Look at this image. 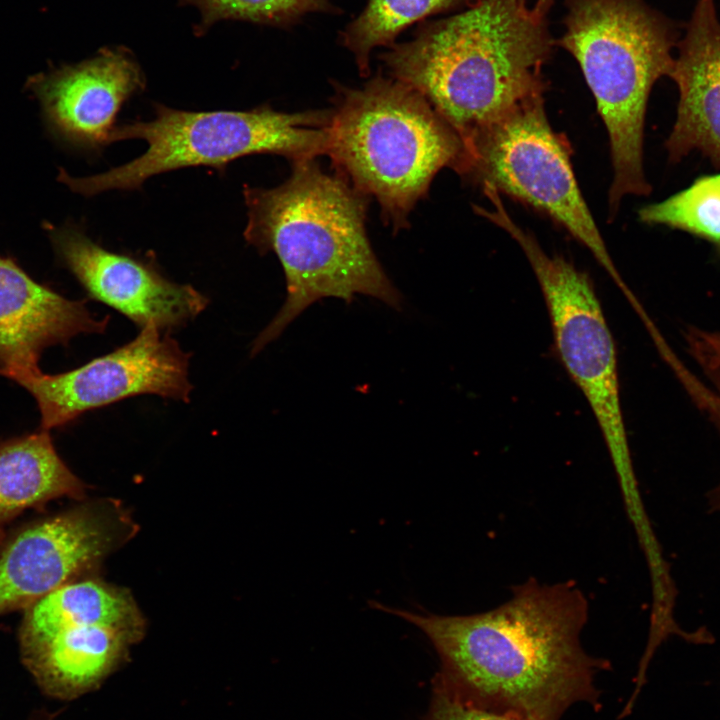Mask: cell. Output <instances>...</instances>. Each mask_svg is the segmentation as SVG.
<instances>
[{
  "mask_svg": "<svg viewBox=\"0 0 720 720\" xmlns=\"http://www.w3.org/2000/svg\"><path fill=\"white\" fill-rule=\"evenodd\" d=\"M370 605L418 627L440 658L438 676L477 706L528 720H560L579 702L601 707L595 676L610 663L581 645L589 609L574 582L530 578L503 604L470 615Z\"/></svg>",
  "mask_w": 720,
  "mask_h": 720,
  "instance_id": "1",
  "label": "cell"
},
{
  "mask_svg": "<svg viewBox=\"0 0 720 720\" xmlns=\"http://www.w3.org/2000/svg\"><path fill=\"white\" fill-rule=\"evenodd\" d=\"M289 178L266 189L245 186L244 236L262 253L273 252L286 279V300L253 341L258 354L307 307L335 297L364 294L399 309L401 296L383 270L366 231L369 198L315 159L292 163Z\"/></svg>",
  "mask_w": 720,
  "mask_h": 720,
  "instance_id": "2",
  "label": "cell"
},
{
  "mask_svg": "<svg viewBox=\"0 0 720 720\" xmlns=\"http://www.w3.org/2000/svg\"><path fill=\"white\" fill-rule=\"evenodd\" d=\"M545 20L526 0H474L382 54L390 76L418 91L463 145L517 105L544 94L552 52Z\"/></svg>",
  "mask_w": 720,
  "mask_h": 720,
  "instance_id": "3",
  "label": "cell"
},
{
  "mask_svg": "<svg viewBox=\"0 0 720 720\" xmlns=\"http://www.w3.org/2000/svg\"><path fill=\"white\" fill-rule=\"evenodd\" d=\"M326 156L358 192L374 198L398 232L436 174H462L465 148L453 128L414 88L375 75L361 87L335 83Z\"/></svg>",
  "mask_w": 720,
  "mask_h": 720,
  "instance_id": "4",
  "label": "cell"
},
{
  "mask_svg": "<svg viewBox=\"0 0 720 720\" xmlns=\"http://www.w3.org/2000/svg\"><path fill=\"white\" fill-rule=\"evenodd\" d=\"M565 32L557 44L577 60L606 127L613 180L609 210L651 187L643 168L644 122L653 85L669 77L679 35L671 20L644 0H566Z\"/></svg>",
  "mask_w": 720,
  "mask_h": 720,
  "instance_id": "5",
  "label": "cell"
},
{
  "mask_svg": "<svg viewBox=\"0 0 720 720\" xmlns=\"http://www.w3.org/2000/svg\"><path fill=\"white\" fill-rule=\"evenodd\" d=\"M151 121L115 126L110 143L143 139L138 158L104 173L76 178L64 169L58 181L91 196L131 190L151 176L190 166L224 167L250 154L284 156L292 163L326 154L331 110L285 113L261 106L249 111L190 112L155 105Z\"/></svg>",
  "mask_w": 720,
  "mask_h": 720,
  "instance_id": "6",
  "label": "cell"
},
{
  "mask_svg": "<svg viewBox=\"0 0 720 720\" xmlns=\"http://www.w3.org/2000/svg\"><path fill=\"white\" fill-rule=\"evenodd\" d=\"M463 173L550 217L584 245L631 301L578 186L564 138L551 127L544 94L513 108L464 144Z\"/></svg>",
  "mask_w": 720,
  "mask_h": 720,
  "instance_id": "7",
  "label": "cell"
},
{
  "mask_svg": "<svg viewBox=\"0 0 720 720\" xmlns=\"http://www.w3.org/2000/svg\"><path fill=\"white\" fill-rule=\"evenodd\" d=\"M487 219L521 247L543 292L555 346L596 418L620 486L636 482L620 404L616 350L589 276L560 256H550L503 204Z\"/></svg>",
  "mask_w": 720,
  "mask_h": 720,
  "instance_id": "8",
  "label": "cell"
},
{
  "mask_svg": "<svg viewBox=\"0 0 720 720\" xmlns=\"http://www.w3.org/2000/svg\"><path fill=\"white\" fill-rule=\"evenodd\" d=\"M136 525L112 499L22 525L0 543V615L26 609L95 567L129 540Z\"/></svg>",
  "mask_w": 720,
  "mask_h": 720,
  "instance_id": "9",
  "label": "cell"
},
{
  "mask_svg": "<svg viewBox=\"0 0 720 720\" xmlns=\"http://www.w3.org/2000/svg\"><path fill=\"white\" fill-rule=\"evenodd\" d=\"M154 324L140 329L129 343L86 364L59 374L41 370L14 382L36 400L40 429L66 426L87 411L128 397L154 394L188 402L190 354Z\"/></svg>",
  "mask_w": 720,
  "mask_h": 720,
  "instance_id": "10",
  "label": "cell"
},
{
  "mask_svg": "<svg viewBox=\"0 0 720 720\" xmlns=\"http://www.w3.org/2000/svg\"><path fill=\"white\" fill-rule=\"evenodd\" d=\"M62 263L89 298L125 315L140 329L180 328L207 307L208 298L191 285L175 283L151 264L110 252L73 226L47 228Z\"/></svg>",
  "mask_w": 720,
  "mask_h": 720,
  "instance_id": "11",
  "label": "cell"
},
{
  "mask_svg": "<svg viewBox=\"0 0 720 720\" xmlns=\"http://www.w3.org/2000/svg\"><path fill=\"white\" fill-rule=\"evenodd\" d=\"M28 86L58 136L98 148L110 143L117 113L144 87V78L127 51L105 49L81 63L39 73Z\"/></svg>",
  "mask_w": 720,
  "mask_h": 720,
  "instance_id": "12",
  "label": "cell"
},
{
  "mask_svg": "<svg viewBox=\"0 0 720 720\" xmlns=\"http://www.w3.org/2000/svg\"><path fill=\"white\" fill-rule=\"evenodd\" d=\"M83 301L70 300L31 278L11 257H0V375L40 370L42 352L79 334L103 333Z\"/></svg>",
  "mask_w": 720,
  "mask_h": 720,
  "instance_id": "13",
  "label": "cell"
},
{
  "mask_svg": "<svg viewBox=\"0 0 720 720\" xmlns=\"http://www.w3.org/2000/svg\"><path fill=\"white\" fill-rule=\"evenodd\" d=\"M669 77L679 91L665 147L671 162L697 150L720 168V18L715 0H697L676 45Z\"/></svg>",
  "mask_w": 720,
  "mask_h": 720,
  "instance_id": "14",
  "label": "cell"
},
{
  "mask_svg": "<svg viewBox=\"0 0 720 720\" xmlns=\"http://www.w3.org/2000/svg\"><path fill=\"white\" fill-rule=\"evenodd\" d=\"M137 641L118 628L84 625L65 629L20 656L44 695L70 701L98 689Z\"/></svg>",
  "mask_w": 720,
  "mask_h": 720,
  "instance_id": "15",
  "label": "cell"
},
{
  "mask_svg": "<svg viewBox=\"0 0 720 720\" xmlns=\"http://www.w3.org/2000/svg\"><path fill=\"white\" fill-rule=\"evenodd\" d=\"M102 625L142 638L143 619L128 592L97 580L71 581L28 608L18 631L20 653L72 627Z\"/></svg>",
  "mask_w": 720,
  "mask_h": 720,
  "instance_id": "16",
  "label": "cell"
},
{
  "mask_svg": "<svg viewBox=\"0 0 720 720\" xmlns=\"http://www.w3.org/2000/svg\"><path fill=\"white\" fill-rule=\"evenodd\" d=\"M84 483L58 455L49 431L0 441V543L5 527L27 509L69 497L81 499Z\"/></svg>",
  "mask_w": 720,
  "mask_h": 720,
  "instance_id": "17",
  "label": "cell"
},
{
  "mask_svg": "<svg viewBox=\"0 0 720 720\" xmlns=\"http://www.w3.org/2000/svg\"><path fill=\"white\" fill-rule=\"evenodd\" d=\"M468 0H369L365 9L342 33L359 72H370V54L378 46L392 45L407 26L432 14L456 8Z\"/></svg>",
  "mask_w": 720,
  "mask_h": 720,
  "instance_id": "18",
  "label": "cell"
},
{
  "mask_svg": "<svg viewBox=\"0 0 720 720\" xmlns=\"http://www.w3.org/2000/svg\"><path fill=\"white\" fill-rule=\"evenodd\" d=\"M641 222L700 237L720 253V173L697 178L688 188L639 210Z\"/></svg>",
  "mask_w": 720,
  "mask_h": 720,
  "instance_id": "19",
  "label": "cell"
},
{
  "mask_svg": "<svg viewBox=\"0 0 720 720\" xmlns=\"http://www.w3.org/2000/svg\"><path fill=\"white\" fill-rule=\"evenodd\" d=\"M197 6L204 24L220 19H243L270 25H288L313 12L333 9L330 0H183Z\"/></svg>",
  "mask_w": 720,
  "mask_h": 720,
  "instance_id": "20",
  "label": "cell"
},
{
  "mask_svg": "<svg viewBox=\"0 0 720 720\" xmlns=\"http://www.w3.org/2000/svg\"><path fill=\"white\" fill-rule=\"evenodd\" d=\"M426 720H528L477 706L461 697L439 676L434 681L433 696Z\"/></svg>",
  "mask_w": 720,
  "mask_h": 720,
  "instance_id": "21",
  "label": "cell"
},
{
  "mask_svg": "<svg viewBox=\"0 0 720 720\" xmlns=\"http://www.w3.org/2000/svg\"><path fill=\"white\" fill-rule=\"evenodd\" d=\"M684 339L705 377L720 376V332L690 326L684 331Z\"/></svg>",
  "mask_w": 720,
  "mask_h": 720,
  "instance_id": "22",
  "label": "cell"
},
{
  "mask_svg": "<svg viewBox=\"0 0 720 720\" xmlns=\"http://www.w3.org/2000/svg\"><path fill=\"white\" fill-rule=\"evenodd\" d=\"M56 711H50L46 708H39L32 711L25 720H55Z\"/></svg>",
  "mask_w": 720,
  "mask_h": 720,
  "instance_id": "23",
  "label": "cell"
},
{
  "mask_svg": "<svg viewBox=\"0 0 720 720\" xmlns=\"http://www.w3.org/2000/svg\"><path fill=\"white\" fill-rule=\"evenodd\" d=\"M553 0H537L533 9L542 16H546L547 11L551 7Z\"/></svg>",
  "mask_w": 720,
  "mask_h": 720,
  "instance_id": "24",
  "label": "cell"
}]
</instances>
